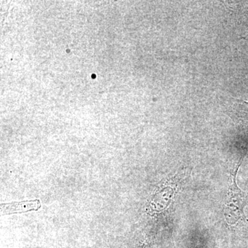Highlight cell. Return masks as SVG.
<instances>
[{
	"instance_id": "cell-3",
	"label": "cell",
	"mask_w": 248,
	"mask_h": 248,
	"mask_svg": "<svg viewBox=\"0 0 248 248\" xmlns=\"http://www.w3.org/2000/svg\"><path fill=\"white\" fill-rule=\"evenodd\" d=\"M238 105L244 113H246L248 116V102H245L243 100H236Z\"/></svg>"
},
{
	"instance_id": "cell-2",
	"label": "cell",
	"mask_w": 248,
	"mask_h": 248,
	"mask_svg": "<svg viewBox=\"0 0 248 248\" xmlns=\"http://www.w3.org/2000/svg\"><path fill=\"white\" fill-rule=\"evenodd\" d=\"M41 207L40 200L24 201L21 202L1 203L0 212L1 215H11V214L27 213L30 211H36Z\"/></svg>"
},
{
	"instance_id": "cell-4",
	"label": "cell",
	"mask_w": 248,
	"mask_h": 248,
	"mask_svg": "<svg viewBox=\"0 0 248 248\" xmlns=\"http://www.w3.org/2000/svg\"><path fill=\"white\" fill-rule=\"evenodd\" d=\"M139 248H152L151 245L148 244H143L141 245V246H140Z\"/></svg>"
},
{
	"instance_id": "cell-1",
	"label": "cell",
	"mask_w": 248,
	"mask_h": 248,
	"mask_svg": "<svg viewBox=\"0 0 248 248\" xmlns=\"http://www.w3.org/2000/svg\"><path fill=\"white\" fill-rule=\"evenodd\" d=\"M239 166L233 175L232 183L228 192L226 208L225 210L227 220H228V222L232 224L236 223L239 219L245 218L244 208L246 205V194L240 190L236 182V172L239 169Z\"/></svg>"
}]
</instances>
